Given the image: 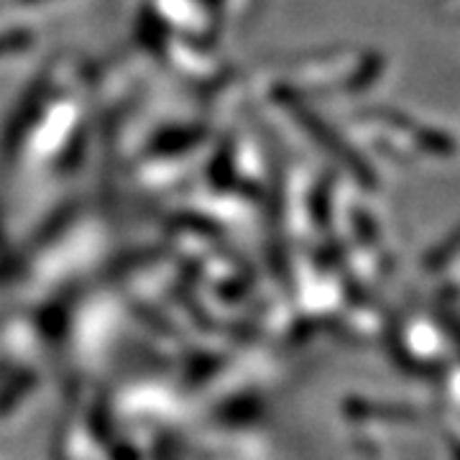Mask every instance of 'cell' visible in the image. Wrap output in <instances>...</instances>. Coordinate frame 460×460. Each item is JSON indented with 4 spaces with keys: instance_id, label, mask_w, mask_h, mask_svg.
I'll return each instance as SVG.
<instances>
[]
</instances>
